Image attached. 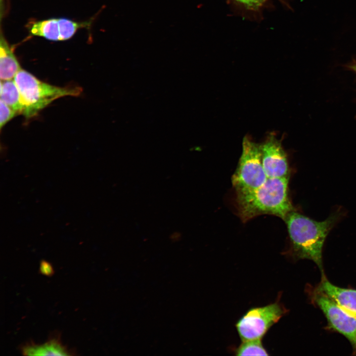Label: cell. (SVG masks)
<instances>
[{"mask_svg": "<svg viewBox=\"0 0 356 356\" xmlns=\"http://www.w3.org/2000/svg\"><path fill=\"white\" fill-rule=\"evenodd\" d=\"M341 215V212H336L325 220L318 222L294 210L289 213L284 221L287 225L293 257L312 261L323 273L322 255L324 243Z\"/></svg>", "mask_w": 356, "mask_h": 356, "instance_id": "1", "label": "cell"}, {"mask_svg": "<svg viewBox=\"0 0 356 356\" xmlns=\"http://www.w3.org/2000/svg\"><path fill=\"white\" fill-rule=\"evenodd\" d=\"M289 177L267 178L253 190L236 193L238 215L246 222L263 214L277 216L283 220L294 211L288 196Z\"/></svg>", "mask_w": 356, "mask_h": 356, "instance_id": "2", "label": "cell"}, {"mask_svg": "<svg viewBox=\"0 0 356 356\" xmlns=\"http://www.w3.org/2000/svg\"><path fill=\"white\" fill-rule=\"evenodd\" d=\"M19 90L23 106L22 114L27 118L36 116L55 99L66 96H78V87L61 88L41 81L21 69L13 79Z\"/></svg>", "mask_w": 356, "mask_h": 356, "instance_id": "3", "label": "cell"}, {"mask_svg": "<svg viewBox=\"0 0 356 356\" xmlns=\"http://www.w3.org/2000/svg\"><path fill=\"white\" fill-rule=\"evenodd\" d=\"M267 179L262 158L261 145L248 136L242 141V151L231 181L236 193L254 190Z\"/></svg>", "mask_w": 356, "mask_h": 356, "instance_id": "4", "label": "cell"}, {"mask_svg": "<svg viewBox=\"0 0 356 356\" xmlns=\"http://www.w3.org/2000/svg\"><path fill=\"white\" fill-rule=\"evenodd\" d=\"M286 312L278 302L249 309L237 322L242 341L262 339L269 329Z\"/></svg>", "mask_w": 356, "mask_h": 356, "instance_id": "5", "label": "cell"}, {"mask_svg": "<svg viewBox=\"0 0 356 356\" xmlns=\"http://www.w3.org/2000/svg\"><path fill=\"white\" fill-rule=\"evenodd\" d=\"M312 301L320 309L327 321V328L345 336L356 355V316L349 312L323 292L314 288Z\"/></svg>", "mask_w": 356, "mask_h": 356, "instance_id": "6", "label": "cell"}, {"mask_svg": "<svg viewBox=\"0 0 356 356\" xmlns=\"http://www.w3.org/2000/svg\"><path fill=\"white\" fill-rule=\"evenodd\" d=\"M90 22H77L66 18H50L35 21L30 24L29 31L33 36L51 41L69 40L80 29L88 27Z\"/></svg>", "mask_w": 356, "mask_h": 356, "instance_id": "7", "label": "cell"}, {"mask_svg": "<svg viewBox=\"0 0 356 356\" xmlns=\"http://www.w3.org/2000/svg\"><path fill=\"white\" fill-rule=\"evenodd\" d=\"M261 148L263 166L267 178L289 177L286 154L273 134L268 135Z\"/></svg>", "mask_w": 356, "mask_h": 356, "instance_id": "8", "label": "cell"}, {"mask_svg": "<svg viewBox=\"0 0 356 356\" xmlns=\"http://www.w3.org/2000/svg\"><path fill=\"white\" fill-rule=\"evenodd\" d=\"M335 301L340 306L356 316V290L344 288L329 282L324 273L320 283L316 288Z\"/></svg>", "mask_w": 356, "mask_h": 356, "instance_id": "9", "label": "cell"}, {"mask_svg": "<svg viewBox=\"0 0 356 356\" xmlns=\"http://www.w3.org/2000/svg\"><path fill=\"white\" fill-rule=\"evenodd\" d=\"M19 62L4 37L0 39V80H12L21 69Z\"/></svg>", "mask_w": 356, "mask_h": 356, "instance_id": "10", "label": "cell"}, {"mask_svg": "<svg viewBox=\"0 0 356 356\" xmlns=\"http://www.w3.org/2000/svg\"><path fill=\"white\" fill-rule=\"evenodd\" d=\"M0 95V100L17 114H22L23 106L20 93L13 79L1 80Z\"/></svg>", "mask_w": 356, "mask_h": 356, "instance_id": "11", "label": "cell"}, {"mask_svg": "<svg viewBox=\"0 0 356 356\" xmlns=\"http://www.w3.org/2000/svg\"><path fill=\"white\" fill-rule=\"evenodd\" d=\"M25 356H67L69 355L66 349L58 341L51 340L41 345L34 344L24 346L22 350Z\"/></svg>", "mask_w": 356, "mask_h": 356, "instance_id": "12", "label": "cell"}, {"mask_svg": "<svg viewBox=\"0 0 356 356\" xmlns=\"http://www.w3.org/2000/svg\"><path fill=\"white\" fill-rule=\"evenodd\" d=\"M236 356H268L262 342V339L242 341L235 351Z\"/></svg>", "mask_w": 356, "mask_h": 356, "instance_id": "13", "label": "cell"}, {"mask_svg": "<svg viewBox=\"0 0 356 356\" xmlns=\"http://www.w3.org/2000/svg\"><path fill=\"white\" fill-rule=\"evenodd\" d=\"M0 129L17 113L2 100H0Z\"/></svg>", "mask_w": 356, "mask_h": 356, "instance_id": "14", "label": "cell"}, {"mask_svg": "<svg viewBox=\"0 0 356 356\" xmlns=\"http://www.w3.org/2000/svg\"><path fill=\"white\" fill-rule=\"evenodd\" d=\"M252 10H257L262 6L266 0H236Z\"/></svg>", "mask_w": 356, "mask_h": 356, "instance_id": "15", "label": "cell"}, {"mask_svg": "<svg viewBox=\"0 0 356 356\" xmlns=\"http://www.w3.org/2000/svg\"><path fill=\"white\" fill-rule=\"evenodd\" d=\"M40 272L44 275L51 276L53 273V270L48 262L43 260L40 263Z\"/></svg>", "mask_w": 356, "mask_h": 356, "instance_id": "16", "label": "cell"}]
</instances>
